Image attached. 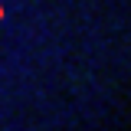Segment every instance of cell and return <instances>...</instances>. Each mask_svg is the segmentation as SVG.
Here are the masks:
<instances>
[{
  "label": "cell",
  "instance_id": "1",
  "mask_svg": "<svg viewBox=\"0 0 131 131\" xmlns=\"http://www.w3.org/2000/svg\"><path fill=\"white\" fill-rule=\"evenodd\" d=\"M0 16H3V13H0Z\"/></svg>",
  "mask_w": 131,
  "mask_h": 131
}]
</instances>
